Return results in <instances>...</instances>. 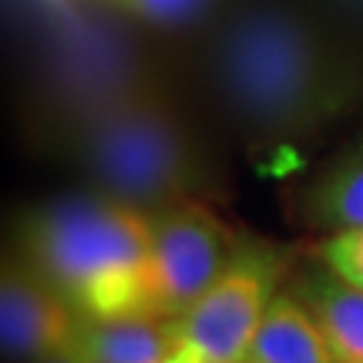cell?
I'll use <instances>...</instances> for the list:
<instances>
[{"label": "cell", "mask_w": 363, "mask_h": 363, "mask_svg": "<svg viewBox=\"0 0 363 363\" xmlns=\"http://www.w3.org/2000/svg\"><path fill=\"white\" fill-rule=\"evenodd\" d=\"M210 73L226 111L250 135H307L345 103V78L318 30L277 0H250L216 33Z\"/></svg>", "instance_id": "1"}, {"label": "cell", "mask_w": 363, "mask_h": 363, "mask_svg": "<svg viewBox=\"0 0 363 363\" xmlns=\"http://www.w3.org/2000/svg\"><path fill=\"white\" fill-rule=\"evenodd\" d=\"M25 245L33 267L89 320L148 318L151 216L100 191L60 196L27 220Z\"/></svg>", "instance_id": "2"}, {"label": "cell", "mask_w": 363, "mask_h": 363, "mask_svg": "<svg viewBox=\"0 0 363 363\" xmlns=\"http://www.w3.org/2000/svg\"><path fill=\"white\" fill-rule=\"evenodd\" d=\"M70 148L100 194L140 213L181 205L202 175L194 138L151 86L78 116Z\"/></svg>", "instance_id": "3"}, {"label": "cell", "mask_w": 363, "mask_h": 363, "mask_svg": "<svg viewBox=\"0 0 363 363\" xmlns=\"http://www.w3.org/2000/svg\"><path fill=\"white\" fill-rule=\"evenodd\" d=\"M280 267L269 250L245 247L189 310L164 320L169 363H245L247 347L274 298Z\"/></svg>", "instance_id": "4"}, {"label": "cell", "mask_w": 363, "mask_h": 363, "mask_svg": "<svg viewBox=\"0 0 363 363\" xmlns=\"http://www.w3.org/2000/svg\"><path fill=\"white\" fill-rule=\"evenodd\" d=\"M229 234L208 210L181 202L151 216L148 318L172 320L229 267Z\"/></svg>", "instance_id": "5"}, {"label": "cell", "mask_w": 363, "mask_h": 363, "mask_svg": "<svg viewBox=\"0 0 363 363\" xmlns=\"http://www.w3.org/2000/svg\"><path fill=\"white\" fill-rule=\"evenodd\" d=\"M81 320L38 272L6 267L0 283V342L9 361L35 363L76 339Z\"/></svg>", "instance_id": "6"}, {"label": "cell", "mask_w": 363, "mask_h": 363, "mask_svg": "<svg viewBox=\"0 0 363 363\" xmlns=\"http://www.w3.org/2000/svg\"><path fill=\"white\" fill-rule=\"evenodd\" d=\"M245 363H337L307 304L277 294L250 342Z\"/></svg>", "instance_id": "7"}, {"label": "cell", "mask_w": 363, "mask_h": 363, "mask_svg": "<svg viewBox=\"0 0 363 363\" xmlns=\"http://www.w3.org/2000/svg\"><path fill=\"white\" fill-rule=\"evenodd\" d=\"M76 345L89 363H169L172 355V339L164 320L145 315L81 320Z\"/></svg>", "instance_id": "8"}, {"label": "cell", "mask_w": 363, "mask_h": 363, "mask_svg": "<svg viewBox=\"0 0 363 363\" xmlns=\"http://www.w3.org/2000/svg\"><path fill=\"white\" fill-rule=\"evenodd\" d=\"M307 310L318 320L337 363H363V291L342 277L320 274L304 288Z\"/></svg>", "instance_id": "9"}, {"label": "cell", "mask_w": 363, "mask_h": 363, "mask_svg": "<svg viewBox=\"0 0 363 363\" xmlns=\"http://www.w3.org/2000/svg\"><path fill=\"white\" fill-rule=\"evenodd\" d=\"M312 216L334 232L363 226V151L325 175L312 194Z\"/></svg>", "instance_id": "10"}, {"label": "cell", "mask_w": 363, "mask_h": 363, "mask_svg": "<svg viewBox=\"0 0 363 363\" xmlns=\"http://www.w3.org/2000/svg\"><path fill=\"white\" fill-rule=\"evenodd\" d=\"M127 16L162 30H183L205 22L223 0H105Z\"/></svg>", "instance_id": "11"}, {"label": "cell", "mask_w": 363, "mask_h": 363, "mask_svg": "<svg viewBox=\"0 0 363 363\" xmlns=\"http://www.w3.org/2000/svg\"><path fill=\"white\" fill-rule=\"evenodd\" d=\"M323 261L337 277L363 291V226H352L325 240Z\"/></svg>", "instance_id": "12"}, {"label": "cell", "mask_w": 363, "mask_h": 363, "mask_svg": "<svg viewBox=\"0 0 363 363\" xmlns=\"http://www.w3.org/2000/svg\"><path fill=\"white\" fill-rule=\"evenodd\" d=\"M35 363H89V361L84 358V352L78 350L76 339H73L70 345L60 347L57 352H52V355H46V358H40V361H35Z\"/></svg>", "instance_id": "13"}]
</instances>
